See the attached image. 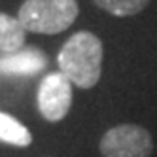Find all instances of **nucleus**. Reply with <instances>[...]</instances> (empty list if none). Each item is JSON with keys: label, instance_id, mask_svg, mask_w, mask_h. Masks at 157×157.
<instances>
[{"label": "nucleus", "instance_id": "obj_2", "mask_svg": "<svg viewBox=\"0 0 157 157\" xmlns=\"http://www.w3.org/2000/svg\"><path fill=\"white\" fill-rule=\"evenodd\" d=\"M76 0H25L19 8V23L36 34H59L78 17Z\"/></svg>", "mask_w": 157, "mask_h": 157}, {"label": "nucleus", "instance_id": "obj_6", "mask_svg": "<svg viewBox=\"0 0 157 157\" xmlns=\"http://www.w3.org/2000/svg\"><path fill=\"white\" fill-rule=\"evenodd\" d=\"M27 30L17 17L0 13V53H15L25 48Z\"/></svg>", "mask_w": 157, "mask_h": 157}, {"label": "nucleus", "instance_id": "obj_7", "mask_svg": "<svg viewBox=\"0 0 157 157\" xmlns=\"http://www.w3.org/2000/svg\"><path fill=\"white\" fill-rule=\"evenodd\" d=\"M0 140L6 144L17 146V148H27L32 142V134L15 117L0 112Z\"/></svg>", "mask_w": 157, "mask_h": 157}, {"label": "nucleus", "instance_id": "obj_5", "mask_svg": "<svg viewBox=\"0 0 157 157\" xmlns=\"http://www.w3.org/2000/svg\"><path fill=\"white\" fill-rule=\"evenodd\" d=\"M48 64V59L36 48H23L15 53L0 55V74L2 76H29L42 72Z\"/></svg>", "mask_w": 157, "mask_h": 157}, {"label": "nucleus", "instance_id": "obj_8", "mask_svg": "<svg viewBox=\"0 0 157 157\" xmlns=\"http://www.w3.org/2000/svg\"><path fill=\"white\" fill-rule=\"evenodd\" d=\"M93 2L104 10V12L116 17H129L136 15L150 4V0H93Z\"/></svg>", "mask_w": 157, "mask_h": 157}, {"label": "nucleus", "instance_id": "obj_3", "mask_svg": "<svg viewBox=\"0 0 157 157\" xmlns=\"http://www.w3.org/2000/svg\"><path fill=\"white\" fill-rule=\"evenodd\" d=\"M151 150V134L132 123L112 127L100 138V153L104 157H150Z\"/></svg>", "mask_w": 157, "mask_h": 157}, {"label": "nucleus", "instance_id": "obj_1", "mask_svg": "<svg viewBox=\"0 0 157 157\" xmlns=\"http://www.w3.org/2000/svg\"><path fill=\"white\" fill-rule=\"evenodd\" d=\"M59 72L82 89H91L100 80L102 42L93 32H76L59 51Z\"/></svg>", "mask_w": 157, "mask_h": 157}, {"label": "nucleus", "instance_id": "obj_4", "mask_svg": "<svg viewBox=\"0 0 157 157\" xmlns=\"http://www.w3.org/2000/svg\"><path fill=\"white\" fill-rule=\"evenodd\" d=\"M72 106V82L63 72L48 74L38 87V110L48 121H61Z\"/></svg>", "mask_w": 157, "mask_h": 157}]
</instances>
